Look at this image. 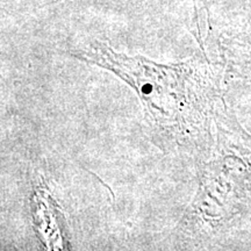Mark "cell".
<instances>
[{"label":"cell","mask_w":251,"mask_h":251,"mask_svg":"<svg viewBox=\"0 0 251 251\" xmlns=\"http://www.w3.org/2000/svg\"><path fill=\"white\" fill-rule=\"evenodd\" d=\"M75 57L112 72L137 94L150 140L164 153L191 152L199 146L207 94L198 59L158 63L92 43Z\"/></svg>","instance_id":"obj_1"}]
</instances>
